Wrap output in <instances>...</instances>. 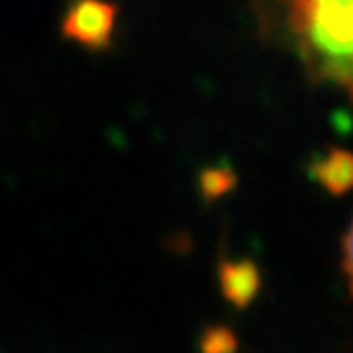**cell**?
Masks as SVG:
<instances>
[{
    "mask_svg": "<svg viewBox=\"0 0 353 353\" xmlns=\"http://www.w3.org/2000/svg\"><path fill=\"white\" fill-rule=\"evenodd\" d=\"M260 26L307 79L353 103V0H256Z\"/></svg>",
    "mask_w": 353,
    "mask_h": 353,
    "instance_id": "1",
    "label": "cell"
},
{
    "mask_svg": "<svg viewBox=\"0 0 353 353\" xmlns=\"http://www.w3.org/2000/svg\"><path fill=\"white\" fill-rule=\"evenodd\" d=\"M119 9L111 0H72L60 21L66 41L100 54L113 45Z\"/></svg>",
    "mask_w": 353,
    "mask_h": 353,
    "instance_id": "2",
    "label": "cell"
},
{
    "mask_svg": "<svg viewBox=\"0 0 353 353\" xmlns=\"http://www.w3.org/2000/svg\"><path fill=\"white\" fill-rule=\"evenodd\" d=\"M262 283V270L251 258H221L217 264L219 294L234 309L243 311L254 305Z\"/></svg>",
    "mask_w": 353,
    "mask_h": 353,
    "instance_id": "3",
    "label": "cell"
},
{
    "mask_svg": "<svg viewBox=\"0 0 353 353\" xmlns=\"http://www.w3.org/2000/svg\"><path fill=\"white\" fill-rule=\"evenodd\" d=\"M309 176L327 196L353 192V151L345 147L325 149L311 162Z\"/></svg>",
    "mask_w": 353,
    "mask_h": 353,
    "instance_id": "4",
    "label": "cell"
},
{
    "mask_svg": "<svg viewBox=\"0 0 353 353\" xmlns=\"http://www.w3.org/2000/svg\"><path fill=\"white\" fill-rule=\"evenodd\" d=\"M234 185H236V172L225 164L205 168L198 179V190L205 203H213V200L230 194Z\"/></svg>",
    "mask_w": 353,
    "mask_h": 353,
    "instance_id": "5",
    "label": "cell"
},
{
    "mask_svg": "<svg viewBox=\"0 0 353 353\" xmlns=\"http://www.w3.org/2000/svg\"><path fill=\"white\" fill-rule=\"evenodd\" d=\"M198 353H239V336L230 325H207L198 339Z\"/></svg>",
    "mask_w": 353,
    "mask_h": 353,
    "instance_id": "6",
    "label": "cell"
},
{
    "mask_svg": "<svg viewBox=\"0 0 353 353\" xmlns=\"http://www.w3.org/2000/svg\"><path fill=\"white\" fill-rule=\"evenodd\" d=\"M341 270L347 281L349 294L353 296V217L347 225V230L341 241Z\"/></svg>",
    "mask_w": 353,
    "mask_h": 353,
    "instance_id": "7",
    "label": "cell"
}]
</instances>
